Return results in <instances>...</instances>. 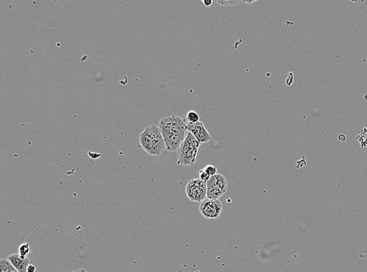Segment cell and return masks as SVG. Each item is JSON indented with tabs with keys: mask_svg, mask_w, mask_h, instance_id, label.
<instances>
[{
	"mask_svg": "<svg viewBox=\"0 0 367 272\" xmlns=\"http://www.w3.org/2000/svg\"><path fill=\"white\" fill-rule=\"evenodd\" d=\"M158 126L166 143V150L178 152L188 133L187 121L176 116H167L160 121Z\"/></svg>",
	"mask_w": 367,
	"mask_h": 272,
	"instance_id": "1",
	"label": "cell"
},
{
	"mask_svg": "<svg viewBox=\"0 0 367 272\" xmlns=\"http://www.w3.org/2000/svg\"><path fill=\"white\" fill-rule=\"evenodd\" d=\"M139 140L142 149L151 156H160L166 150V143L158 125L146 127L139 135Z\"/></svg>",
	"mask_w": 367,
	"mask_h": 272,
	"instance_id": "2",
	"label": "cell"
},
{
	"mask_svg": "<svg viewBox=\"0 0 367 272\" xmlns=\"http://www.w3.org/2000/svg\"><path fill=\"white\" fill-rule=\"evenodd\" d=\"M200 143L191 133H187L185 140L178 150V165L193 167L197 161Z\"/></svg>",
	"mask_w": 367,
	"mask_h": 272,
	"instance_id": "3",
	"label": "cell"
},
{
	"mask_svg": "<svg viewBox=\"0 0 367 272\" xmlns=\"http://www.w3.org/2000/svg\"><path fill=\"white\" fill-rule=\"evenodd\" d=\"M228 189V182L222 174L211 177L207 182V198L210 200H219Z\"/></svg>",
	"mask_w": 367,
	"mask_h": 272,
	"instance_id": "4",
	"label": "cell"
},
{
	"mask_svg": "<svg viewBox=\"0 0 367 272\" xmlns=\"http://www.w3.org/2000/svg\"><path fill=\"white\" fill-rule=\"evenodd\" d=\"M186 194L190 201L201 203L207 198V182L200 179H192L186 187Z\"/></svg>",
	"mask_w": 367,
	"mask_h": 272,
	"instance_id": "5",
	"label": "cell"
},
{
	"mask_svg": "<svg viewBox=\"0 0 367 272\" xmlns=\"http://www.w3.org/2000/svg\"><path fill=\"white\" fill-rule=\"evenodd\" d=\"M199 210L202 216L206 219H218L223 213V205L219 200H210L207 198L200 203Z\"/></svg>",
	"mask_w": 367,
	"mask_h": 272,
	"instance_id": "6",
	"label": "cell"
},
{
	"mask_svg": "<svg viewBox=\"0 0 367 272\" xmlns=\"http://www.w3.org/2000/svg\"><path fill=\"white\" fill-rule=\"evenodd\" d=\"M187 130L196 137L200 144L208 143L212 140V136L210 135L208 131L205 129L203 122H198L194 124L187 122Z\"/></svg>",
	"mask_w": 367,
	"mask_h": 272,
	"instance_id": "7",
	"label": "cell"
},
{
	"mask_svg": "<svg viewBox=\"0 0 367 272\" xmlns=\"http://www.w3.org/2000/svg\"><path fill=\"white\" fill-rule=\"evenodd\" d=\"M7 259L11 262L13 267L19 272H28V268L31 263H30L29 259L27 257L26 258H23L17 252V253L9 256Z\"/></svg>",
	"mask_w": 367,
	"mask_h": 272,
	"instance_id": "8",
	"label": "cell"
},
{
	"mask_svg": "<svg viewBox=\"0 0 367 272\" xmlns=\"http://www.w3.org/2000/svg\"><path fill=\"white\" fill-rule=\"evenodd\" d=\"M0 272H19L8 259L0 261Z\"/></svg>",
	"mask_w": 367,
	"mask_h": 272,
	"instance_id": "9",
	"label": "cell"
},
{
	"mask_svg": "<svg viewBox=\"0 0 367 272\" xmlns=\"http://www.w3.org/2000/svg\"><path fill=\"white\" fill-rule=\"evenodd\" d=\"M200 116L195 111H190L187 115V122L188 123H197L200 122Z\"/></svg>",
	"mask_w": 367,
	"mask_h": 272,
	"instance_id": "10",
	"label": "cell"
},
{
	"mask_svg": "<svg viewBox=\"0 0 367 272\" xmlns=\"http://www.w3.org/2000/svg\"><path fill=\"white\" fill-rule=\"evenodd\" d=\"M30 251H31V248H30L28 243H23L19 248V253L23 258H26V256L29 253Z\"/></svg>",
	"mask_w": 367,
	"mask_h": 272,
	"instance_id": "11",
	"label": "cell"
},
{
	"mask_svg": "<svg viewBox=\"0 0 367 272\" xmlns=\"http://www.w3.org/2000/svg\"><path fill=\"white\" fill-rule=\"evenodd\" d=\"M215 3L224 7H233V6L238 5L242 3V1H234V0H225V1H215Z\"/></svg>",
	"mask_w": 367,
	"mask_h": 272,
	"instance_id": "12",
	"label": "cell"
},
{
	"mask_svg": "<svg viewBox=\"0 0 367 272\" xmlns=\"http://www.w3.org/2000/svg\"><path fill=\"white\" fill-rule=\"evenodd\" d=\"M203 170H205V171L206 172V173H208L211 177H213V176L217 174V168L216 167H215V166H206Z\"/></svg>",
	"mask_w": 367,
	"mask_h": 272,
	"instance_id": "13",
	"label": "cell"
},
{
	"mask_svg": "<svg viewBox=\"0 0 367 272\" xmlns=\"http://www.w3.org/2000/svg\"><path fill=\"white\" fill-rule=\"evenodd\" d=\"M210 178H211V177H210L209 175H208L205 170H200V172H199V179L203 180V182H208Z\"/></svg>",
	"mask_w": 367,
	"mask_h": 272,
	"instance_id": "14",
	"label": "cell"
},
{
	"mask_svg": "<svg viewBox=\"0 0 367 272\" xmlns=\"http://www.w3.org/2000/svg\"><path fill=\"white\" fill-rule=\"evenodd\" d=\"M213 1L212 0H203L202 1V4L205 6L206 7H211L213 4Z\"/></svg>",
	"mask_w": 367,
	"mask_h": 272,
	"instance_id": "15",
	"label": "cell"
},
{
	"mask_svg": "<svg viewBox=\"0 0 367 272\" xmlns=\"http://www.w3.org/2000/svg\"><path fill=\"white\" fill-rule=\"evenodd\" d=\"M36 271V267L33 265V264H30L29 267L28 268V272H35Z\"/></svg>",
	"mask_w": 367,
	"mask_h": 272,
	"instance_id": "16",
	"label": "cell"
},
{
	"mask_svg": "<svg viewBox=\"0 0 367 272\" xmlns=\"http://www.w3.org/2000/svg\"><path fill=\"white\" fill-rule=\"evenodd\" d=\"M71 272H89L85 270V269H76V270H71Z\"/></svg>",
	"mask_w": 367,
	"mask_h": 272,
	"instance_id": "17",
	"label": "cell"
},
{
	"mask_svg": "<svg viewBox=\"0 0 367 272\" xmlns=\"http://www.w3.org/2000/svg\"><path fill=\"white\" fill-rule=\"evenodd\" d=\"M256 1H247V0L246 1H242V3H246V4H254V3Z\"/></svg>",
	"mask_w": 367,
	"mask_h": 272,
	"instance_id": "18",
	"label": "cell"
},
{
	"mask_svg": "<svg viewBox=\"0 0 367 272\" xmlns=\"http://www.w3.org/2000/svg\"><path fill=\"white\" fill-rule=\"evenodd\" d=\"M194 272H200V271H199V270H196V271H194Z\"/></svg>",
	"mask_w": 367,
	"mask_h": 272,
	"instance_id": "19",
	"label": "cell"
}]
</instances>
